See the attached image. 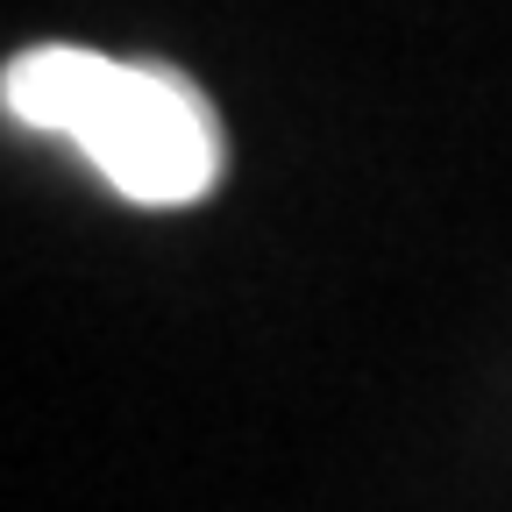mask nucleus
<instances>
[{"label": "nucleus", "instance_id": "f257e3e1", "mask_svg": "<svg viewBox=\"0 0 512 512\" xmlns=\"http://www.w3.org/2000/svg\"><path fill=\"white\" fill-rule=\"evenodd\" d=\"M0 107L93 157V171L136 207H185L221 171V128L207 100L100 50H22L0 79Z\"/></svg>", "mask_w": 512, "mask_h": 512}]
</instances>
